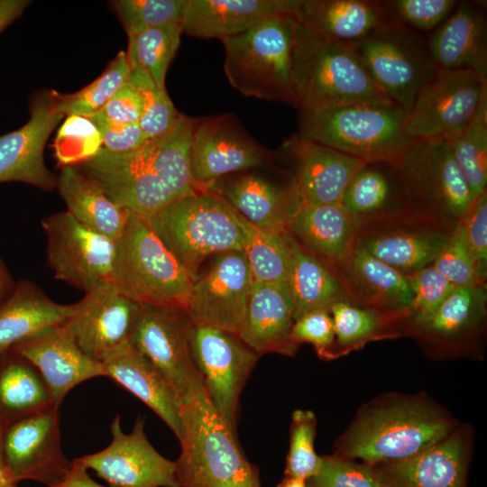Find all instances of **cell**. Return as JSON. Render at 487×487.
<instances>
[{
    "label": "cell",
    "instance_id": "obj_57",
    "mask_svg": "<svg viewBox=\"0 0 487 487\" xmlns=\"http://www.w3.org/2000/svg\"><path fill=\"white\" fill-rule=\"evenodd\" d=\"M30 3L28 0H0V32L17 20Z\"/></svg>",
    "mask_w": 487,
    "mask_h": 487
},
{
    "label": "cell",
    "instance_id": "obj_36",
    "mask_svg": "<svg viewBox=\"0 0 487 487\" xmlns=\"http://www.w3.org/2000/svg\"><path fill=\"white\" fill-rule=\"evenodd\" d=\"M287 283L294 303V320L314 310L329 311L339 301L352 302L333 270L294 238Z\"/></svg>",
    "mask_w": 487,
    "mask_h": 487
},
{
    "label": "cell",
    "instance_id": "obj_63",
    "mask_svg": "<svg viewBox=\"0 0 487 487\" xmlns=\"http://www.w3.org/2000/svg\"><path fill=\"white\" fill-rule=\"evenodd\" d=\"M18 487V486H17Z\"/></svg>",
    "mask_w": 487,
    "mask_h": 487
},
{
    "label": "cell",
    "instance_id": "obj_8",
    "mask_svg": "<svg viewBox=\"0 0 487 487\" xmlns=\"http://www.w3.org/2000/svg\"><path fill=\"white\" fill-rule=\"evenodd\" d=\"M406 207L455 225L473 202L446 137L412 140L399 168Z\"/></svg>",
    "mask_w": 487,
    "mask_h": 487
},
{
    "label": "cell",
    "instance_id": "obj_1",
    "mask_svg": "<svg viewBox=\"0 0 487 487\" xmlns=\"http://www.w3.org/2000/svg\"><path fill=\"white\" fill-rule=\"evenodd\" d=\"M406 112L394 102L349 103L300 110L298 137L365 161L399 170L412 140Z\"/></svg>",
    "mask_w": 487,
    "mask_h": 487
},
{
    "label": "cell",
    "instance_id": "obj_55",
    "mask_svg": "<svg viewBox=\"0 0 487 487\" xmlns=\"http://www.w3.org/2000/svg\"><path fill=\"white\" fill-rule=\"evenodd\" d=\"M98 130L104 148L113 152H127L142 146L148 139L139 124L115 123L100 113L87 117Z\"/></svg>",
    "mask_w": 487,
    "mask_h": 487
},
{
    "label": "cell",
    "instance_id": "obj_59",
    "mask_svg": "<svg viewBox=\"0 0 487 487\" xmlns=\"http://www.w3.org/2000/svg\"><path fill=\"white\" fill-rule=\"evenodd\" d=\"M15 283L0 258V305L9 297Z\"/></svg>",
    "mask_w": 487,
    "mask_h": 487
},
{
    "label": "cell",
    "instance_id": "obj_41",
    "mask_svg": "<svg viewBox=\"0 0 487 487\" xmlns=\"http://www.w3.org/2000/svg\"><path fill=\"white\" fill-rule=\"evenodd\" d=\"M180 23L128 32L125 51L131 70L147 75L157 86L165 87L167 70L180 43Z\"/></svg>",
    "mask_w": 487,
    "mask_h": 487
},
{
    "label": "cell",
    "instance_id": "obj_51",
    "mask_svg": "<svg viewBox=\"0 0 487 487\" xmlns=\"http://www.w3.org/2000/svg\"><path fill=\"white\" fill-rule=\"evenodd\" d=\"M405 276L413 296L409 313L414 326L431 316L455 288L433 265Z\"/></svg>",
    "mask_w": 487,
    "mask_h": 487
},
{
    "label": "cell",
    "instance_id": "obj_61",
    "mask_svg": "<svg viewBox=\"0 0 487 487\" xmlns=\"http://www.w3.org/2000/svg\"><path fill=\"white\" fill-rule=\"evenodd\" d=\"M277 487H308L305 480L294 477L285 478L278 484Z\"/></svg>",
    "mask_w": 487,
    "mask_h": 487
},
{
    "label": "cell",
    "instance_id": "obj_10",
    "mask_svg": "<svg viewBox=\"0 0 487 487\" xmlns=\"http://www.w3.org/2000/svg\"><path fill=\"white\" fill-rule=\"evenodd\" d=\"M454 226L408 207L361 221L356 241L404 275L432 265Z\"/></svg>",
    "mask_w": 487,
    "mask_h": 487
},
{
    "label": "cell",
    "instance_id": "obj_52",
    "mask_svg": "<svg viewBox=\"0 0 487 487\" xmlns=\"http://www.w3.org/2000/svg\"><path fill=\"white\" fill-rule=\"evenodd\" d=\"M432 265L455 288L478 284L472 254L460 222L455 225Z\"/></svg>",
    "mask_w": 487,
    "mask_h": 487
},
{
    "label": "cell",
    "instance_id": "obj_16",
    "mask_svg": "<svg viewBox=\"0 0 487 487\" xmlns=\"http://www.w3.org/2000/svg\"><path fill=\"white\" fill-rule=\"evenodd\" d=\"M144 422V417L139 416L132 431L126 434L120 416H116L110 425V444L74 461L94 471L109 487H179L175 461L152 446L145 435Z\"/></svg>",
    "mask_w": 487,
    "mask_h": 487
},
{
    "label": "cell",
    "instance_id": "obj_5",
    "mask_svg": "<svg viewBox=\"0 0 487 487\" xmlns=\"http://www.w3.org/2000/svg\"><path fill=\"white\" fill-rule=\"evenodd\" d=\"M297 19L293 14L268 17L246 32L221 40L224 70L242 95L297 107L292 87V54Z\"/></svg>",
    "mask_w": 487,
    "mask_h": 487
},
{
    "label": "cell",
    "instance_id": "obj_23",
    "mask_svg": "<svg viewBox=\"0 0 487 487\" xmlns=\"http://www.w3.org/2000/svg\"><path fill=\"white\" fill-rule=\"evenodd\" d=\"M426 41L437 71L467 69L487 80L485 3L459 1Z\"/></svg>",
    "mask_w": 487,
    "mask_h": 487
},
{
    "label": "cell",
    "instance_id": "obj_39",
    "mask_svg": "<svg viewBox=\"0 0 487 487\" xmlns=\"http://www.w3.org/2000/svg\"><path fill=\"white\" fill-rule=\"evenodd\" d=\"M243 233L242 251L253 281L287 282L293 237L287 230L261 228L237 213Z\"/></svg>",
    "mask_w": 487,
    "mask_h": 487
},
{
    "label": "cell",
    "instance_id": "obj_3",
    "mask_svg": "<svg viewBox=\"0 0 487 487\" xmlns=\"http://www.w3.org/2000/svg\"><path fill=\"white\" fill-rule=\"evenodd\" d=\"M453 422L432 404L400 400L364 410L339 440L335 455L368 464L413 456L441 442Z\"/></svg>",
    "mask_w": 487,
    "mask_h": 487
},
{
    "label": "cell",
    "instance_id": "obj_31",
    "mask_svg": "<svg viewBox=\"0 0 487 487\" xmlns=\"http://www.w3.org/2000/svg\"><path fill=\"white\" fill-rule=\"evenodd\" d=\"M361 223L341 203H300L287 231L308 252L327 264L341 260L354 244Z\"/></svg>",
    "mask_w": 487,
    "mask_h": 487
},
{
    "label": "cell",
    "instance_id": "obj_47",
    "mask_svg": "<svg viewBox=\"0 0 487 487\" xmlns=\"http://www.w3.org/2000/svg\"><path fill=\"white\" fill-rule=\"evenodd\" d=\"M102 144L98 130L88 118L68 115L57 133L54 152L62 167L76 166L94 156Z\"/></svg>",
    "mask_w": 487,
    "mask_h": 487
},
{
    "label": "cell",
    "instance_id": "obj_17",
    "mask_svg": "<svg viewBox=\"0 0 487 487\" xmlns=\"http://www.w3.org/2000/svg\"><path fill=\"white\" fill-rule=\"evenodd\" d=\"M253 280L242 250L213 256L193 281L187 313L193 325L239 335Z\"/></svg>",
    "mask_w": 487,
    "mask_h": 487
},
{
    "label": "cell",
    "instance_id": "obj_45",
    "mask_svg": "<svg viewBox=\"0 0 487 487\" xmlns=\"http://www.w3.org/2000/svg\"><path fill=\"white\" fill-rule=\"evenodd\" d=\"M128 82L142 94L143 108L139 126L148 140L166 133L180 117L165 87L157 86L147 75L131 70Z\"/></svg>",
    "mask_w": 487,
    "mask_h": 487
},
{
    "label": "cell",
    "instance_id": "obj_21",
    "mask_svg": "<svg viewBox=\"0 0 487 487\" xmlns=\"http://www.w3.org/2000/svg\"><path fill=\"white\" fill-rule=\"evenodd\" d=\"M59 93L43 92L30 105V119L21 128L0 136V183L19 181L45 191L57 187L43 152L48 138L64 115L58 107Z\"/></svg>",
    "mask_w": 487,
    "mask_h": 487
},
{
    "label": "cell",
    "instance_id": "obj_42",
    "mask_svg": "<svg viewBox=\"0 0 487 487\" xmlns=\"http://www.w3.org/2000/svg\"><path fill=\"white\" fill-rule=\"evenodd\" d=\"M445 137L475 199L487 184V89L470 122Z\"/></svg>",
    "mask_w": 487,
    "mask_h": 487
},
{
    "label": "cell",
    "instance_id": "obj_44",
    "mask_svg": "<svg viewBox=\"0 0 487 487\" xmlns=\"http://www.w3.org/2000/svg\"><path fill=\"white\" fill-rule=\"evenodd\" d=\"M129 72L126 53L121 51L93 82L73 94H60V112L64 116L77 115L87 118L96 114L127 83Z\"/></svg>",
    "mask_w": 487,
    "mask_h": 487
},
{
    "label": "cell",
    "instance_id": "obj_46",
    "mask_svg": "<svg viewBox=\"0 0 487 487\" xmlns=\"http://www.w3.org/2000/svg\"><path fill=\"white\" fill-rule=\"evenodd\" d=\"M316 427L317 418L312 411L297 409L293 412L285 476L307 482L317 473L321 456L314 448Z\"/></svg>",
    "mask_w": 487,
    "mask_h": 487
},
{
    "label": "cell",
    "instance_id": "obj_29",
    "mask_svg": "<svg viewBox=\"0 0 487 487\" xmlns=\"http://www.w3.org/2000/svg\"><path fill=\"white\" fill-rule=\"evenodd\" d=\"M384 487H465L466 447L461 434L406 459L372 464Z\"/></svg>",
    "mask_w": 487,
    "mask_h": 487
},
{
    "label": "cell",
    "instance_id": "obj_54",
    "mask_svg": "<svg viewBox=\"0 0 487 487\" xmlns=\"http://www.w3.org/2000/svg\"><path fill=\"white\" fill-rule=\"evenodd\" d=\"M290 339L297 346L303 343L311 344L321 357L329 358L335 339L330 312L314 310L297 318L290 331Z\"/></svg>",
    "mask_w": 487,
    "mask_h": 487
},
{
    "label": "cell",
    "instance_id": "obj_50",
    "mask_svg": "<svg viewBox=\"0 0 487 487\" xmlns=\"http://www.w3.org/2000/svg\"><path fill=\"white\" fill-rule=\"evenodd\" d=\"M308 487H384L372 464L334 455L321 456L317 473Z\"/></svg>",
    "mask_w": 487,
    "mask_h": 487
},
{
    "label": "cell",
    "instance_id": "obj_33",
    "mask_svg": "<svg viewBox=\"0 0 487 487\" xmlns=\"http://www.w3.org/2000/svg\"><path fill=\"white\" fill-rule=\"evenodd\" d=\"M70 305L50 299L37 285L21 280L0 305V354L52 326L63 325Z\"/></svg>",
    "mask_w": 487,
    "mask_h": 487
},
{
    "label": "cell",
    "instance_id": "obj_43",
    "mask_svg": "<svg viewBox=\"0 0 487 487\" xmlns=\"http://www.w3.org/2000/svg\"><path fill=\"white\" fill-rule=\"evenodd\" d=\"M334 329L335 344L340 351H350L378 338L391 337L387 328L409 312H386L358 307L350 301H339L329 309ZM334 344V345H335Z\"/></svg>",
    "mask_w": 487,
    "mask_h": 487
},
{
    "label": "cell",
    "instance_id": "obj_11",
    "mask_svg": "<svg viewBox=\"0 0 487 487\" xmlns=\"http://www.w3.org/2000/svg\"><path fill=\"white\" fill-rule=\"evenodd\" d=\"M46 260L57 280L84 290L111 283L116 241L86 226L68 211L41 221Z\"/></svg>",
    "mask_w": 487,
    "mask_h": 487
},
{
    "label": "cell",
    "instance_id": "obj_7",
    "mask_svg": "<svg viewBox=\"0 0 487 487\" xmlns=\"http://www.w3.org/2000/svg\"><path fill=\"white\" fill-rule=\"evenodd\" d=\"M111 284L138 304L187 312L193 279L147 221L131 214L116 241Z\"/></svg>",
    "mask_w": 487,
    "mask_h": 487
},
{
    "label": "cell",
    "instance_id": "obj_24",
    "mask_svg": "<svg viewBox=\"0 0 487 487\" xmlns=\"http://www.w3.org/2000/svg\"><path fill=\"white\" fill-rule=\"evenodd\" d=\"M285 149L292 158L293 180L301 203H340L354 176L366 164L330 147L293 136Z\"/></svg>",
    "mask_w": 487,
    "mask_h": 487
},
{
    "label": "cell",
    "instance_id": "obj_26",
    "mask_svg": "<svg viewBox=\"0 0 487 487\" xmlns=\"http://www.w3.org/2000/svg\"><path fill=\"white\" fill-rule=\"evenodd\" d=\"M224 198L238 214L264 229L287 230L300 199L292 179L285 184L258 173L223 177L205 186Z\"/></svg>",
    "mask_w": 487,
    "mask_h": 487
},
{
    "label": "cell",
    "instance_id": "obj_37",
    "mask_svg": "<svg viewBox=\"0 0 487 487\" xmlns=\"http://www.w3.org/2000/svg\"><path fill=\"white\" fill-rule=\"evenodd\" d=\"M340 203L360 223L406 207L399 170L384 162L366 163L349 182Z\"/></svg>",
    "mask_w": 487,
    "mask_h": 487
},
{
    "label": "cell",
    "instance_id": "obj_28",
    "mask_svg": "<svg viewBox=\"0 0 487 487\" xmlns=\"http://www.w3.org/2000/svg\"><path fill=\"white\" fill-rule=\"evenodd\" d=\"M101 363L104 376L141 400L179 439L182 433V402L165 375L131 341Z\"/></svg>",
    "mask_w": 487,
    "mask_h": 487
},
{
    "label": "cell",
    "instance_id": "obj_48",
    "mask_svg": "<svg viewBox=\"0 0 487 487\" xmlns=\"http://www.w3.org/2000/svg\"><path fill=\"white\" fill-rule=\"evenodd\" d=\"M456 0L382 1L390 23L404 26L418 33L431 32L454 11Z\"/></svg>",
    "mask_w": 487,
    "mask_h": 487
},
{
    "label": "cell",
    "instance_id": "obj_62",
    "mask_svg": "<svg viewBox=\"0 0 487 487\" xmlns=\"http://www.w3.org/2000/svg\"><path fill=\"white\" fill-rule=\"evenodd\" d=\"M7 427L8 426L0 418V464L1 465H4L3 445H4V437H5V430Z\"/></svg>",
    "mask_w": 487,
    "mask_h": 487
},
{
    "label": "cell",
    "instance_id": "obj_60",
    "mask_svg": "<svg viewBox=\"0 0 487 487\" xmlns=\"http://www.w3.org/2000/svg\"><path fill=\"white\" fill-rule=\"evenodd\" d=\"M0 487H17V483L13 480L4 465L0 464Z\"/></svg>",
    "mask_w": 487,
    "mask_h": 487
},
{
    "label": "cell",
    "instance_id": "obj_25",
    "mask_svg": "<svg viewBox=\"0 0 487 487\" xmlns=\"http://www.w3.org/2000/svg\"><path fill=\"white\" fill-rule=\"evenodd\" d=\"M327 265L353 303L379 311L409 312L413 296L406 276L371 255L357 241L341 260Z\"/></svg>",
    "mask_w": 487,
    "mask_h": 487
},
{
    "label": "cell",
    "instance_id": "obj_56",
    "mask_svg": "<svg viewBox=\"0 0 487 487\" xmlns=\"http://www.w3.org/2000/svg\"><path fill=\"white\" fill-rule=\"evenodd\" d=\"M142 108V94L127 81L97 113L115 123L131 124H139Z\"/></svg>",
    "mask_w": 487,
    "mask_h": 487
},
{
    "label": "cell",
    "instance_id": "obj_13",
    "mask_svg": "<svg viewBox=\"0 0 487 487\" xmlns=\"http://www.w3.org/2000/svg\"><path fill=\"white\" fill-rule=\"evenodd\" d=\"M190 345L212 404L236 432L240 393L260 355L238 335L208 326L192 325Z\"/></svg>",
    "mask_w": 487,
    "mask_h": 487
},
{
    "label": "cell",
    "instance_id": "obj_22",
    "mask_svg": "<svg viewBox=\"0 0 487 487\" xmlns=\"http://www.w3.org/2000/svg\"><path fill=\"white\" fill-rule=\"evenodd\" d=\"M10 352L23 356L36 367L57 408L75 386L104 376L102 363L80 349L65 324L43 330Z\"/></svg>",
    "mask_w": 487,
    "mask_h": 487
},
{
    "label": "cell",
    "instance_id": "obj_14",
    "mask_svg": "<svg viewBox=\"0 0 487 487\" xmlns=\"http://www.w3.org/2000/svg\"><path fill=\"white\" fill-rule=\"evenodd\" d=\"M487 80L471 69L437 71L406 113L403 130L410 140L445 137L464 127L474 115Z\"/></svg>",
    "mask_w": 487,
    "mask_h": 487
},
{
    "label": "cell",
    "instance_id": "obj_34",
    "mask_svg": "<svg viewBox=\"0 0 487 487\" xmlns=\"http://www.w3.org/2000/svg\"><path fill=\"white\" fill-rule=\"evenodd\" d=\"M56 188L75 219L115 241L121 237L131 213L108 198L77 166L62 167Z\"/></svg>",
    "mask_w": 487,
    "mask_h": 487
},
{
    "label": "cell",
    "instance_id": "obj_32",
    "mask_svg": "<svg viewBox=\"0 0 487 487\" xmlns=\"http://www.w3.org/2000/svg\"><path fill=\"white\" fill-rule=\"evenodd\" d=\"M297 20L314 33L354 44L390 24L382 1L299 0Z\"/></svg>",
    "mask_w": 487,
    "mask_h": 487
},
{
    "label": "cell",
    "instance_id": "obj_19",
    "mask_svg": "<svg viewBox=\"0 0 487 487\" xmlns=\"http://www.w3.org/2000/svg\"><path fill=\"white\" fill-rule=\"evenodd\" d=\"M139 306L111 283L102 285L70 305L65 325L80 349L102 363L130 341Z\"/></svg>",
    "mask_w": 487,
    "mask_h": 487
},
{
    "label": "cell",
    "instance_id": "obj_9",
    "mask_svg": "<svg viewBox=\"0 0 487 487\" xmlns=\"http://www.w3.org/2000/svg\"><path fill=\"white\" fill-rule=\"evenodd\" d=\"M351 45L374 84L406 113L437 73L426 38L404 26L387 24Z\"/></svg>",
    "mask_w": 487,
    "mask_h": 487
},
{
    "label": "cell",
    "instance_id": "obj_18",
    "mask_svg": "<svg viewBox=\"0 0 487 487\" xmlns=\"http://www.w3.org/2000/svg\"><path fill=\"white\" fill-rule=\"evenodd\" d=\"M4 465L13 480L60 486L72 468L61 447L59 408L10 424L3 445Z\"/></svg>",
    "mask_w": 487,
    "mask_h": 487
},
{
    "label": "cell",
    "instance_id": "obj_38",
    "mask_svg": "<svg viewBox=\"0 0 487 487\" xmlns=\"http://www.w3.org/2000/svg\"><path fill=\"white\" fill-rule=\"evenodd\" d=\"M197 121L181 114L170 130L145 142L156 172L176 198L200 189L190 172V148Z\"/></svg>",
    "mask_w": 487,
    "mask_h": 487
},
{
    "label": "cell",
    "instance_id": "obj_49",
    "mask_svg": "<svg viewBox=\"0 0 487 487\" xmlns=\"http://www.w3.org/2000/svg\"><path fill=\"white\" fill-rule=\"evenodd\" d=\"M187 0H116L113 5L128 32L180 23Z\"/></svg>",
    "mask_w": 487,
    "mask_h": 487
},
{
    "label": "cell",
    "instance_id": "obj_35",
    "mask_svg": "<svg viewBox=\"0 0 487 487\" xmlns=\"http://www.w3.org/2000/svg\"><path fill=\"white\" fill-rule=\"evenodd\" d=\"M54 406L40 372L13 352L0 354V418L10 424ZM57 408V407H56Z\"/></svg>",
    "mask_w": 487,
    "mask_h": 487
},
{
    "label": "cell",
    "instance_id": "obj_27",
    "mask_svg": "<svg viewBox=\"0 0 487 487\" xmlns=\"http://www.w3.org/2000/svg\"><path fill=\"white\" fill-rule=\"evenodd\" d=\"M294 303L287 282L253 281L239 337L258 355H294Z\"/></svg>",
    "mask_w": 487,
    "mask_h": 487
},
{
    "label": "cell",
    "instance_id": "obj_30",
    "mask_svg": "<svg viewBox=\"0 0 487 487\" xmlns=\"http://www.w3.org/2000/svg\"><path fill=\"white\" fill-rule=\"evenodd\" d=\"M299 0H187L182 33L198 38L239 35L262 20L281 14H295Z\"/></svg>",
    "mask_w": 487,
    "mask_h": 487
},
{
    "label": "cell",
    "instance_id": "obj_6",
    "mask_svg": "<svg viewBox=\"0 0 487 487\" xmlns=\"http://www.w3.org/2000/svg\"><path fill=\"white\" fill-rule=\"evenodd\" d=\"M144 219L193 281L208 257L242 250L237 212L207 188L173 200Z\"/></svg>",
    "mask_w": 487,
    "mask_h": 487
},
{
    "label": "cell",
    "instance_id": "obj_2",
    "mask_svg": "<svg viewBox=\"0 0 487 487\" xmlns=\"http://www.w3.org/2000/svg\"><path fill=\"white\" fill-rule=\"evenodd\" d=\"M179 487H262L259 470L244 455L234 431L212 404L206 389L181 409Z\"/></svg>",
    "mask_w": 487,
    "mask_h": 487
},
{
    "label": "cell",
    "instance_id": "obj_15",
    "mask_svg": "<svg viewBox=\"0 0 487 487\" xmlns=\"http://www.w3.org/2000/svg\"><path fill=\"white\" fill-rule=\"evenodd\" d=\"M76 166L114 203L143 218L177 199L156 172L145 143L127 152L102 147Z\"/></svg>",
    "mask_w": 487,
    "mask_h": 487
},
{
    "label": "cell",
    "instance_id": "obj_40",
    "mask_svg": "<svg viewBox=\"0 0 487 487\" xmlns=\"http://www.w3.org/2000/svg\"><path fill=\"white\" fill-rule=\"evenodd\" d=\"M485 311V284L456 287L431 316L415 326L425 336L452 341L475 329Z\"/></svg>",
    "mask_w": 487,
    "mask_h": 487
},
{
    "label": "cell",
    "instance_id": "obj_4",
    "mask_svg": "<svg viewBox=\"0 0 487 487\" xmlns=\"http://www.w3.org/2000/svg\"><path fill=\"white\" fill-rule=\"evenodd\" d=\"M292 87L299 110L349 103L393 102L372 80L351 44L321 37L298 20Z\"/></svg>",
    "mask_w": 487,
    "mask_h": 487
},
{
    "label": "cell",
    "instance_id": "obj_12",
    "mask_svg": "<svg viewBox=\"0 0 487 487\" xmlns=\"http://www.w3.org/2000/svg\"><path fill=\"white\" fill-rule=\"evenodd\" d=\"M192 325L184 310L140 304L130 339L169 380L182 405L205 389L191 351Z\"/></svg>",
    "mask_w": 487,
    "mask_h": 487
},
{
    "label": "cell",
    "instance_id": "obj_53",
    "mask_svg": "<svg viewBox=\"0 0 487 487\" xmlns=\"http://www.w3.org/2000/svg\"><path fill=\"white\" fill-rule=\"evenodd\" d=\"M459 222L463 225L478 284L487 275V190L473 200Z\"/></svg>",
    "mask_w": 487,
    "mask_h": 487
},
{
    "label": "cell",
    "instance_id": "obj_20",
    "mask_svg": "<svg viewBox=\"0 0 487 487\" xmlns=\"http://www.w3.org/2000/svg\"><path fill=\"white\" fill-rule=\"evenodd\" d=\"M267 152L231 115L198 120L190 148V172L203 188L233 173L262 166Z\"/></svg>",
    "mask_w": 487,
    "mask_h": 487
},
{
    "label": "cell",
    "instance_id": "obj_58",
    "mask_svg": "<svg viewBox=\"0 0 487 487\" xmlns=\"http://www.w3.org/2000/svg\"><path fill=\"white\" fill-rule=\"evenodd\" d=\"M58 487H109L99 484L94 481L88 474L87 470L72 461V468L64 480Z\"/></svg>",
    "mask_w": 487,
    "mask_h": 487
}]
</instances>
